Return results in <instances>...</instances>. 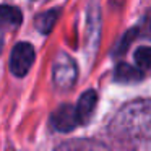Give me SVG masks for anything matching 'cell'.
I'll use <instances>...</instances> for the list:
<instances>
[{"mask_svg":"<svg viewBox=\"0 0 151 151\" xmlns=\"http://www.w3.org/2000/svg\"><path fill=\"white\" fill-rule=\"evenodd\" d=\"M21 20L23 15L20 8L12 5H0V28H18Z\"/></svg>","mask_w":151,"mask_h":151,"instance_id":"obj_7","label":"cell"},{"mask_svg":"<svg viewBox=\"0 0 151 151\" xmlns=\"http://www.w3.org/2000/svg\"><path fill=\"white\" fill-rule=\"evenodd\" d=\"M50 124L57 132H72L76 125H80L78 114H76V106L72 104H62L54 111L52 117H50Z\"/></svg>","mask_w":151,"mask_h":151,"instance_id":"obj_3","label":"cell"},{"mask_svg":"<svg viewBox=\"0 0 151 151\" xmlns=\"http://www.w3.org/2000/svg\"><path fill=\"white\" fill-rule=\"evenodd\" d=\"M96 104H98V93L94 89H88L80 96L78 104H76V114H78L80 125H86L91 120Z\"/></svg>","mask_w":151,"mask_h":151,"instance_id":"obj_4","label":"cell"},{"mask_svg":"<svg viewBox=\"0 0 151 151\" xmlns=\"http://www.w3.org/2000/svg\"><path fill=\"white\" fill-rule=\"evenodd\" d=\"M34 63V47L29 42H18L10 54V70L15 76H24Z\"/></svg>","mask_w":151,"mask_h":151,"instance_id":"obj_2","label":"cell"},{"mask_svg":"<svg viewBox=\"0 0 151 151\" xmlns=\"http://www.w3.org/2000/svg\"><path fill=\"white\" fill-rule=\"evenodd\" d=\"M59 13H60V10H57V8H52V10H47V12H44V13H39L36 17L37 31L42 33V34H49L50 31H52L54 24L59 20Z\"/></svg>","mask_w":151,"mask_h":151,"instance_id":"obj_8","label":"cell"},{"mask_svg":"<svg viewBox=\"0 0 151 151\" xmlns=\"http://www.w3.org/2000/svg\"><path fill=\"white\" fill-rule=\"evenodd\" d=\"M76 63L67 54H59L54 62V85L59 89H70L76 81Z\"/></svg>","mask_w":151,"mask_h":151,"instance_id":"obj_1","label":"cell"},{"mask_svg":"<svg viewBox=\"0 0 151 151\" xmlns=\"http://www.w3.org/2000/svg\"><path fill=\"white\" fill-rule=\"evenodd\" d=\"M135 63L141 70H151V47H138L135 50Z\"/></svg>","mask_w":151,"mask_h":151,"instance_id":"obj_9","label":"cell"},{"mask_svg":"<svg viewBox=\"0 0 151 151\" xmlns=\"http://www.w3.org/2000/svg\"><path fill=\"white\" fill-rule=\"evenodd\" d=\"M114 80L119 83H138L143 80V72L138 67L128 63H119L114 70Z\"/></svg>","mask_w":151,"mask_h":151,"instance_id":"obj_6","label":"cell"},{"mask_svg":"<svg viewBox=\"0 0 151 151\" xmlns=\"http://www.w3.org/2000/svg\"><path fill=\"white\" fill-rule=\"evenodd\" d=\"M54 151H109L101 141L89 140V138H76L59 145Z\"/></svg>","mask_w":151,"mask_h":151,"instance_id":"obj_5","label":"cell"}]
</instances>
